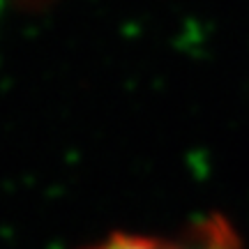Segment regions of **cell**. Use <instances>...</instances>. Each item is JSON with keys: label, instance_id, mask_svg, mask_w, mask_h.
<instances>
[{"label": "cell", "instance_id": "cell-1", "mask_svg": "<svg viewBox=\"0 0 249 249\" xmlns=\"http://www.w3.org/2000/svg\"><path fill=\"white\" fill-rule=\"evenodd\" d=\"M86 249H242L240 235L224 217H208L180 235L113 233Z\"/></svg>", "mask_w": 249, "mask_h": 249}, {"label": "cell", "instance_id": "cell-2", "mask_svg": "<svg viewBox=\"0 0 249 249\" xmlns=\"http://www.w3.org/2000/svg\"><path fill=\"white\" fill-rule=\"evenodd\" d=\"M0 2H2V0H0Z\"/></svg>", "mask_w": 249, "mask_h": 249}]
</instances>
